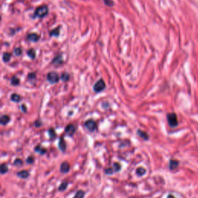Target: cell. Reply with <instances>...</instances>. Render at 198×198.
I'll return each instance as SVG.
<instances>
[{
	"label": "cell",
	"mask_w": 198,
	"mask_h": 198,
	"mask_svg": "<svg viewBox=\"0 0 198 198\" xmlns=\"http://www.w3.org/2000/svg\"><path fill=\"white\" fill-rule=\"evenodd\" d=\"M11 100L14 102H20L21 101L20 95H18V94H12L11 95Z\"/></svg>",
	"instance_id": "obj_22"
},
{
	"label": "cell",
	"mask_w": 198,
	"mask_h": 198,
	"mask_svg": "<svg viewBox=\"0 0 198 198\" xmlns=\"http://www.w3.org/2000/svg\"><path fill=\"white\" fill-rule=\"evenodd\" d=\"M36 78V73H30L28 74V80H33Z\"/></svg>",
	"instance_id": "obj_33"
},
{
	"label": "cell",
	"mask_w": 198,
	"mask_h": 198,
	"mask_svg": "<svg viewBox=\"0 0 198 198\" xmlns=\"http://www.w3.org/2000/svg\"><path fill=\"white\" fill-rule=\"evenodd\" d=\"M167 121L170 127H176L178 125V119L176 114L174 112L167 114Z\"/></svg>",
	"instance_id": "obj_2"
},
{
	"label": "cell",
	"mask_w": 198,
	"mask_h": 198,
	"mask_svg": "<svg viewBox=\"0 0 198 198\" xmlns=\"http://www.w3.org/2000/svg\"><path fill=\"white\" fill-rule=\"evenodd\" d=\"M34 151L36 152L40 153V155H44V154L47 152V149L44 147H43L41 145H37V146H35Z\"/></svg>",
	"instance_id": "obj_11"
},
{
	"label": "cell",
	"mask_w": 198,
	"mask_h": 198,
	"mask_svg": "<svg viewBox=\"0 0 198 198\" xmlns=\"http://www.w3.org/2000/svg\"><path fill=\"white\" fill-rule=\"evenodd\" d=\"M48 7L46 5H42V6H38L34 12L35 17H38V18H43L45 16L48 14Z\"/></svg>",
	"instance_id": "obj_1"
},
{
	"label": "cell",
	"mask_w": 198,
	"mask_h": 198,
	"mask_svg": "<svg viewBox=\"0 0 198 198\" xmlns=\"http://www.w3.org/2000/svg\"><path fill=\"white\" fill-rule=\"evenodd\" d=\"M60 34V26L57 27V28L53 29L50 32V36L51 37H57Z\"/></svg>",
	"instance_id": "obj_19"
},
{
	"label": "cell",
	"mask_w": 198,
	"mask_h": 198,
	"mask_svg": "<svg viewBox=\"0 0 198 198\" xmlns=\"http://www.w3.org/2000/svg\"><path fill=\"white\" fill-rule=\"evenodd\" d=\"M16 175H17L18 177L26 180V179H27L30 176V173L27 170H21V171H19Z\"/></svg>",
	"instance_id": "obj_10"
},
{
	"label": "cell",
	"mask_w": 198,
	"mask_h": 198,
	"mask_svg": "<svg viewBox=\"0 0 198 198\" xmlns=\"http://www.w3.org/2000/svg\"><path fill=\"white\" fill-rule=\"evenodd\" d=\"M47 79L51 84H56L59 81L60 77H59V75L56 72L53 71V72H50V73L47 74Z\"/></svg>",
	"instance_id": "obj_3"
},
{
	"label": "cell",
	"mask_w": 198,
	"mask_h": 198,
	"mask_svg": "<svg viewBox=\"0 0 198 198\" xmlns=\"http://www.w3.org/2000/svg\"><path fill=\"white\" fill-rule=\"evenodd\" d=\"M167 198H175V197H174L173 194H169L167 196Z\"/></svg>",
	"instance_id": "obj_36"
},
{
	"label": "cell",
	"mask_w": 198,
	"mask_h": 198,
	"mask_svg": "<svg viewBox=\"0 0 198 198\" xmlns=\"http://www.w3.org/2000/svg\"><path fill=\"white\" fill-rule=\"evenodd\" d=\"M11 57H12V54H11V53H9V52H5L4 53H3V55H2V60H3L4 62L7 63L10 61Z\"/></svg>",
	"instance_id": "obj_20"
},
{
	"label": "cell",
	"mask_w": 198,
	"mask_h": 198,
	"mask_svg": "<svg viewBox=\"0 0 198 198\" xmlns=\"http://www.w3.org/2000/svg\"><path fill=\"white\" fill-rule=\"evenodd\" d=\"M27 40L31 42H37V41L40 40V36L38 34V33H29L26 37Z\"/></svg>",
	"instance_id": "obj_8"
},
{
	"label": "cell",
	"mask_w": 198,
	"mask_h": 198,
	"mask_svg": "<svg viewBox=\"0 0 198 198\" xmlns=\"http://www.w3.org/2000/svg\"><path fill=\"white\" fill-rule=\"evenodd\" d=\"M146 173V170L142 166H139L136 170V174L138 176H144Z\"/></svg>",
	"instance_id": "obj_15"
},
{
	"label": "cell",
	"mask_w": 198,
	"mask_h": 198,
	"mask_svg": "<svg viewBox=\"0 0 198 198\" xmlns=\"http://www.w3.org/2000/svg\"><path fill=\"white\" fill-rule=\"evenodd\" d=\"M71 170V166H70V164H69L68 162L64 161L62 163L61 165V167H60V172L61 173H67L70 171Z\"/></svg>",
	"instance_id": "obj_7"
},
{
	"label": "cell",
	"mask_w": 198,
	"mask_h": 198,
	"mask_svg": "<svg viewBox=\"0 0 198 198\" xmlns=\"http://www.w3.org/2000/svg\"><path fill=\"white\" fill-rule=\"evenodd\" d=\"M22 164H23V161L20 158H16V160L13 161V165L16 166H21Z\"/></svg>",
	"instance_id": "obj_27"
},
{
	"label": "cell",
	"mask_w": 198,
	"mask_h": 198,
	"mask_svg": "<svg viewBox=\"0 0 198 198\" xmlns=\"http://www.w3.org/2000/svg\"><path fill=\"white\" fill-rule=\"evenodd\" d=\"M35 161V158L33 156H30L27 157V159H26V163L27 164H32Z\"/></svg>",
	"instance_id": "obj_29"
},
{
	"label": "cell",
	"mask_w": 198,
	"mask_h": 198,
	"mask_svg": "<svg viewBox=\"0 0 198 198\" xmlns=\"http://www.w3.org/2000/svg\"><path fill=\"white\" fill-rule=\"evenodd\" d=\"M179 164H180V163H179L178 160H170V163H169V167H170V170H175V169H176V168L178 167V166H179Z\"/></svg>",
	"instance_id": "obj_13"
},
{
	"label": "cell",
	"mask_w": 198,
	"mask_h": 198,
	"mask_svg": "<svg viewBox=\"0 0 198 198\" xmlns=\"http://www.w3.org/2000/svg\"><path fill=\"white\" fill-rule=\"evenodd\" d=\"M67 186H68V182H67V180H64L61 184H60V186L58 187V190L59 191H61V192H63V191H64V190H67Z\"/></svg>",
	"instance_id": "obj_17"
},
{
	"label": "cell",
	"mask_w": 198,
	"mask_h": 198,
	"mask_svg": "<svg viewBox=\"0 0 198 198\" xmlns=\"http://www.w3.org/2000/svg\"><path fill=\"white\" fill-rule=\"evenodd\" d=\"M53 64H61L63 63V59H62V56L61 54L57 55V57H55L53 58L52 61Z\"/></svg>",
	"instance_id": "obj_18"
},
{
	"label": "cell",
	"mask_w": 198,
	"mask_h": 198,
	"mask_svg": "<svg viewBox=\"0 0 198 198\" xmlns=\"http://www.w3.org/2000/svg\"><path fill=\"white\" fill-rule=\"evenodd\" d=\"M85 128L88 129L90 132H94L97 129V124L94 120L88 119L85 122Z\"/></svg>",
	"instance_id": "obj_5"
},
{
	"label": "cell",
	"mask_w": 198,
	"mask_h": 198,
	"mask_svg": "<svg viewBox=\"0 0 198 198\" xmlns=\"http://www.w3.org/2000/svg\"><path fill=\"white\" fill-rule=\"evenodd\" d=\"M27 55L30 58L34 59L36 57V52L34 49H30L29 51H27Z\"/></svg>",
	"instance_id": "obj_24"
},
{
	"label": "cell",
	"mask_w": 198,
	"mask_h": 198,
	"mask_svg": "<svg viewBox=\"0 0 198 198\" xmlns=\"http://www.w3.org/2000/svg\"><path fill=\"white\" fill-rule=\"evenodd\" d=\"M10 121V117L7 115H2L1 119H0V123L2 125H6Z\"/></svg>",
	"instance_id": "obj_14"
},
{
	"label": "cell",
	"mask_w": 198,
	"mask_h": 198,
	"mask_svg": "<svg viewBox=\"0 0 198 198\" xmlns=\"http://www.w3.org/2000/svg\"><path fill=\"white\" fill-rule=\"evenodd\" d=\"M34 125H35V127H37V128L40 127L41 125H42V121H41L40 120H37V121L34 122Z\"/></svg>",
	"instance_id": "obj_34"
},
{
	"label": "cell",
	"mask_w": 198,
	"mask_h": 198,
	"mask_svg": "<svg viewBox=\"0 0 198 198\" xmlns=\"http://www.w3.org/2000/svg\"><path fill=\"white\" fill-rule=\"evenodd\" d=\"M85 196V192L82 190H77L76 194H75L74 197L73 198H84Z\"/></svg>",
	"instance_id": "obj_21"
},
{
	"label": "cell",
	"mask_w": 198,
	"mask_h": 198,
	"mask_svg": "<svg viewBox=\"0 0 198 198\" xmlns=\"http://www.w3.org/2000/svg\"><path fill=\"white\" fill-rule=\"evenodd\" d=\"M20 79L17 78L16 76L12 77V79H11V85H13V86H17V85H20Z\"/></svg>",
	"instance_id": "obj_26"
},
{
	"label": "cell",
	"mask_w": 198,
	"mask_h": 198,
	"mask_svg": "<svg viewBox=\"0 0 198 198\" xmlns=\"http://www.w3.org/2000/svg\"><path fill=\"white\" fill-rule=\"evenodd\" d=\"M137 135L139 136L140 138H142V139L146 140V141L149 140V139H150V136H149V135L147 134V132L142 131V130L141 129H138Z\"/></svg>",
	"instance_id": "obj_12"
},
{
	"label": "cell",
	"mask_w": 198,
	"mask_h": 198,
	"mask_svg": "<svg viewBox=\"0 0 198 198\" xmlns=\"http://www.w3.org/2000/svg\"><path fill=\"white\" fill-rule=\"evenodd\" d=\"M0 169H1V173H2V175L6 174V173L9 171L8 166H7L6 163L1 164V166H0Z\"/></svg>",
	"instance_id": "obj_23"
},
{
	"label": "cell",
	"mask_w": 198,
	"mask_h": 198,
	"mask_svg": "<svg viewBox=\"0 0 198 198\" xmlns=\"http://www.w3.org/2000/svg\"><path fill=\"white\" fill-rule=\"evenodd\" d=\"M22 53V50L21 47H17V48H15L14 50V54L16 56H20Z\"/></svg>",
	"instance_id": "obj_31"
},
{
	"label": "cell",
	"mask_w": 198,
	"mask_h": 198,
	"mask_svg": "<svg viewBox=\"0 0 198 198\" xmlns=\"http://www.w3.org/2000/svg\"><path fill=\"white\" fill-rule=\"evenodd\" d=\"M76 129H77V128L74 124H69L65 127L64 131L69 136H73L76 132Z\"/></svg>",
	"instance_id": "obj_6"
},
{
	"label": "cell",
	"mask_w": 198,
	"mask_h": 198,
	"mask_svg": "<svg viewBox=\"0 0 198 198\" xmlns=\"http://www.w3.org/2000/svg\"><path fill=\"white\" fill-rule=\"evenodd\" d=\"M112 168H113V170L115 172H119L120 170L121 169V165L119 163H114L113 166H112Z\"/></svg>",
	"instance_id": "obj_25"
},
{
	"label": "cell",
	"mask_w": 198,
	"mask_h": 198,
	"mask_svg": "<svg viewBox=\"0 0 198 198\" xmlns=\"http://www.w3.org/2000/svg\"><path fill=\"white\" fill-rule=\"evenodd\" d=\"M48 134H49V138H50V139H51V141L54 140L55 139H56V137H57V133H56L54 129H53V128L49 129Z\"/></svg>",
	"instance_id": "obj_16"
},
{
	"label": "cell",
	"mask_w": 198,
	"mask_h": 198,
	"mask_svg": "<svg viewBox=\"0 0 198 198\" xmlns=\"http://www.w3.org/2000/svg\"><path fill=\"white\" fill-rule=\"evenodd\" d=\"M58 147L60 149L61 152H64L66 151V149H67V144H66V142H65L64 137V136H61L60 138V140H59L58 142Z\"/></svg>",
	"instance_id": "obj_9"
},
{
	"label": "cell",
	"mask_w": 198,
	"mask_h": 198,
	"mask_svg": "<svg viewBox=\"0 0 198 198\" xmlns=\"http://www.w3.org/2000/svg\"><path fill=\"white\" fill-rule=\"evenodd\" d=\"M21 109L23 112H26L27 111V109H26V106L25 105H21Z\"/></svg>",
	"instance_id": "obj_35"
},
{
	"label": "cell",
	"mask_w": 198,
	"mask_h": 198,
	"mask_svg": "<svg viewBox=\"0 0 198 198\" xmlns=\"http://www.w3.org/2000/svg\"><path fill=\"white\" fill-rule=\"evenodd\" d=\"M61 78L63 81H67L69 79H70V75H69L67 73H65L64 72V73L62 74Z\"/></svg>",
	"instance_id": "obj_28"
},
{
	"label": "cell",
	"mask_w": 198,
	"mask_h": 198,
	"mask_svg": "<svg viewBox=\"0 0 198 198\" xmlns=\"http://www.w3.org/2000/svg\"><path fill=\"white\" fill-rule=\"evenodd\" d=\"M106 87L105 81L102 79H100L99 81H98L94 85V91L95 92H101Z\"/></svg>",
	"instance_id": "obj_4"
},
{
	"label": "cell",
	"mask_w": 198,
	"mask_h": 198,
	"mask_svg": "<svg viewBox=\"0 0 198 198\" xmlns=\"http://www.w3.org/2000/svg\"><path fill=\"white\" fill-rule=\"evenodd\" d=\"M103 1H104V3H105L106 6H110V7L114 6L113 0H103Z\"/></svg>",
	"instance_id": "obj_32"
},
{
	"label": "cell",
	"mask_w": 198,
	"mask_h": 198,
	"mask_svg": "<svg viewBox=\"0 0 198 198\" xmlns=\"http://www.w3.org/2000/svg\"><path fill=\"white\" fill-rule=\"evenodd\" d=\"M114 170L113 168L112 167H108V168H106L105 170V173L106 174V175H111V174L114 173Z\"/></svg>",
	"instance_id": "obj_30"
}]
</instances>
